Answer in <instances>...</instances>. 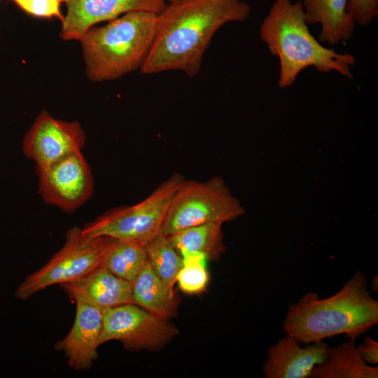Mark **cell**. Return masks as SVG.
<instances>
[{
    "label": "cell",
    "mask_w": 378,
    "mask_h": 378,
    "mask_svg": "<svg viewBox=\"0 0 378 378\" xmlns=\"http://www.w3.org/2000/svg\"><path fill=\"white\" fill-rule=\"evenodd\" d=\"M251 7L241 0H181L158 14V27L140 69L143 74L181 71L196 76L214 34L227 23L248 19Z\"/></svg>",
    "instance_id": "cell-1"
},
{
    "label": "cell",
    "mask_w": 378,
    "mask_h": 378,
    "mask_svg": "<svg viewBox=\"0 0 378 378\" xmlns=\"http://www.w3.org/2000/svg\"><path fill=\"white\" fill-rule=\"evenodd\" d=\"M377 323L378 301L368 289L365 274L357 271L333 295L321 299L308 292L290 304L284 330L308 344L342 334L356 340Z\"/></svg>",
    "instance_id": "cell-2"
},
{
    "label": "cell",
    "mask_w": 378,
    "mask_h": 378,
    "mask_svg": "<svg viewBox=\"0 0 378 378\" xmlns=\"http://www.w3.org/2000/svg\"><path fill=\"white\" fill-rule=\"evenodd\" d=\"M300 1L274 0L260 27V36L279 60L278 86H291L307 67L322 73L337 71L353 78L355 57L327 48L310 33Z\"/></svg>",
    "instance_id": "cell-3"
},
{
    "label": "cell",
    "mask_w": 378,
    "mask_h": 378,
    "mask_svg": "<svg viewBox=\"0 0 378 378\" xmlns=\"http://www.w3.org/2000/svg\"><path fill=\"white\" fill-rule=\"evenodd\" d=\"M157 27L158 13L134 11L90 28L79 41L88 78L113 80L140 70Z\"/></svg>",
    "instance_id": "cell-4"
},
{
    "label": "cell",
    "mask_w": 378,
    "mask_h": 378,
    "mask_svg": "<svg viewBox=\"0 0 378 378\" xmlns=\"http://www.w3.org/2000/svg\"><path fill=\"white\" fill-rule=\"evenodd\" d=\"M185 178L174 173L146 198L132 206L104 213L80 228L89 238L106 237L145 246L161 233L170 203Z\"/></svg>",
    "instance_id": "cell-5"
},
{
    "label": "cell",
    "mask_w": 378,
    "mask_h": 378,
    "mask_svg": "<svg viewBox=\"0 0 378 378\" xmlns=\"http://www.w3.org/2000/svg\"><path fill=\"white\" fill-rule=\"evenodd\" d=\"M244 214L239 201L220 177L205 181L185 179L170 203L161 233L169 236L199 225H223Z\"/></svg>",
    "instance_id": "cell-6"
},
{
    "label": "cell",
    "mask_w": 378,
    "mask_h": 378,
    "mask_svg": "<svg viewBox=\"0 0 378 378\" xmlns=\"http://www.w3.org/2000/svg\"><path fill=\"white\" fill-rule=\"evenodd\" d=\"M109 237L89 238L80 228L69 230L62 248L41 269L29 275L18 287L15 296L27 300L54 284L80 279L100 266Z\"/></svg>",
    "instance_id": "cell-7"
},
{
    "label": "cell",
    "mask_w": 378,
    "mask_h": 378,
    "mask_svg": "<svg viewBox=\"0 0 378 378\" xmlns=\"http://www.w3.org/2000/svg\"><path fill=\"white\" fill-rule=\"evenodd\" d=\"M177 330L167 319L127 303L103 309L99 344L115 340L130 350L155 351L170 342Z\"/></svg>",
    "instance_id": "cell-8"
},
{
    "label": "cell",
    "mask_w": 378,
    "mask_h": 378,
    "mask_svg": "<svg viewBox=\"0 0 378 378\" xmlns=\"http://www.w3.org/2000/svg\"><path fill=\"white\" fill-rule=\"evenodd\" d=\"M36 172L42 199L64 211H75L93 195L92 174L81 151L36 169Z\"/></svg>",
    "instance_id": "cell-9"
},
{
    "label": "cell",
    "mask_w": 378,
    "mask_h": 378,
    "mask_svg": "<svg viewBox=\"0 0 378 378\" xmlns=\"http://www.w3.org/2000/svg\"><path fill=\"white\" fill-rule=\"evenodd\" d=\"M85 141V131L78 121L56 119L43 110L24 134L22 150L40 169L81 151Z\"/></svg>",
    "instance_id": "cell-10"
},
{
    "label": "cell",
    "mask_w": 378,
    "mask_h": 378,
    "mask_svg": "<svg viewBox=\"0 0 378 378\" xmlns=\"http://www.w3.org/2000/svg\"><path fill=\"white\" fill-rule=\"evenodd\" d=\"M66 13L59 36L64 41H80L86 31L102 22H109L134 11L160 13L167 0H65Z\"/></svg>",
    "instance_id": "cell-11"
},
{
    "label": "cell",
    "mask_w": 378,
    "mask_h": 378,
    "mask_svg": "<svg viewBox=\"0 0 378 378\" xmlns=\"http://www.w3.org/2000/svg\"><path fill=\"white\" fill-rule=\"evenodd\" d=\"M328 348L324 341L303 347L286 334L268 349L263 374L265 378L310 377L314 368L325 360Z\"/></svg>",
    "instance_id": "cell-12"
},
{
    "label": "cell",
    "mask_w": 378,
    "mask_h": 378,
    "mask_svg": "<svg viewBox=\"0 0 378 378\" xmlns=\"http://www.w3.org/2000/svg\"><path fill=\"white\" fill-rule=\"evenodd\" d=\"M75 302L76 312L72 328L56 348L64 353L72 368L85 370L97 358L103 310L81 300Z\"/></svg>",
    "instance_id": "cell-13"
},
{
    "label": "cell",
    "mask_w": 378,
    "mask_h": 378,
    "mask_svg": "<svg viewBox=\"0 0 378 378\" xmlns=\"http://www.w3.org/2000/svg\"><path fill=\"white\" fill-rule=\"evenodd\" d=\"M61 286L75 300L101 309L132 303V283L99 266L84 276Z\"/></svg>",
    "instance_id": "cell-14"
},
{
    "label": "cell",
    "mask_w": 378,
    "mask_h": 378,
    "mask_svg": "<svg viewBox=\"0 0 378 378\" xmlns=\"http://www.w3.org/2000/svg\"><path fill=\"white\" fill-rule=\"evenodd\" d=\"M299 1L307 24L321 25V43L335 45L352 37L356 22L347 10L349 0Z\"/></svg>",
    "instance_id": "cell-15"
},
{
    "label": "cell",
    "mask_w": 378,
    "mask_h": 378,
    "mask_svg": "<svg viewBox=\"0 0 378 378\" xmlns=\"http://www.w3.org/2000/svg\"><path fill=\"white\" fill-rule=\"evenodd\" d=\"M132 303L161 318L168 319L176 315L179 301L174 289L169 287L146 265L132 283Z\"/></svg>",
    "instance_id": "cell-16"
},
{
    "label": "cell",
    "mask_w": 378,
    "mask_h": 378,
    "mask_svg": "<svg viewBox=\"0 0 378 378\" xmlns=\"http://www.w3.org/2000/svg\"><path fill=\"white\" fill-rule=\"evenodd\" d=\"M327 349L325 360L316 366L312 378H377L378 367L366 363L359 354L355 340L346 338Z\"/></svg>",
    "instance_id": "cell-17"
},
{
    "label": "cell",
    "mask_w": 378,
    "mask_h": 378,
    "mask_svg": "<svg viewBox=\"0 0 378 378\" xmlns=\"http://www.w3.org/2000/svg\"><path fill=\"white\" fill-rule=\"evenodd\" d=\"M167 237L179 253H200L207 260L218 259L225 249L222 225L218 223L187 227Z\"/></svg>",
    "instance_id": "cell-18"
},
{
    "label": "cell",
    "mask_w": 378,
    "mask_h": 378,
    "mask_svg": "<svg viewBox=\"0 0 378 378\" xmlns=\"http://www.w3.org/2000/svg\"><path fill=\"white\" fill-rule=\"evenodd\" d=\"M147 261L144 246L130 241L110 238L100 266L106 268L117 276L132 283Z\"/></svg>",
    "instance_id": "cell-19"
},
{
    "label": "cell",
    "mask_w": 378,
    "mask_h": 378,
    "mask_svg": "<svg viewBox=\"0 0 378 378\" xmlns=\"http://www.w3.org/2000/svg\"><path fill=\"white\" fill-rule=\"evenodd\" d=\"M148 262L155 273L173 288L176 276L183 266V258L173 247L167 237L157 234L145 246Z\"/></svg>",
    "instance_id": "cell-20"
},
{
    "label": "cell",
    "mask_w": 378,
    "mask_h": 378,
    "mask_svg": "<svg viewBox=\"0 0 378 378\" xmlns=\"http://www.w3.org/2000/svg\"><path fill=\"white\" fill-rule=\"evenodd\" d=\"M183 266L176 282L180 289L187 294H199L204 291L209 282L206 258L200 253L183 252Z\"/></svg>",
    "instance_id": "cell-21"
},
{
    "label": "cell",
    "mask_w": 378,
    "mask_h": 378,
    "mask_svg": "<svg viewBox=\"0 0 378 378\" xmlns=\"http://www.w3.org/2000/svg\"><path fill=\"white\" fill-rule=\"evenodd\" d=\"M27 14L39 18H57L63 22L61 5L65 0H8Z\"/></svg>",
    "instance_id": "cell-22"
},
{
    "label": "cell",
    "mask_w": 378,
    "mask_h": 378,
    "mask_svg": "<svg viewBox=\"0 0 378 378\" xmlns=\"http://www.w3.org/2000/svg\"><path fill=\"white\" fill-rule=\"evenodd\" d=\"M347 10L356 24H370L378 15V0H349Z\"/></svg>",
    "instance_id": "cell-23"
},
{
    "label": "cell",
    "mask_w": 378,
    "mask_h": 378,
    "mask_svg": "<svg viewBox=\"0 0 378 378\" xmlns=\"http://www.w3.org/2000/svg\"><path fill=\"white\" fill-rule=\"evenodd\" d=\"M356 349L363 360L368 365L378 363V342L369 336L363 337V342Z\"/></svg>",
    "instance_id": "cell-24"
},
{
    "label": "cell",
    "mask_w": 378,
    "mask_h": 378,
    "mask_svg": "<svg viewBox=\"0 0 378 378\" xmlns=\"http://www.w3.org/2000/svg\"><path fill=\"white\" fill-rule=\"evenodd\" d=\"M371 287L373 291H377L378 290V279H377V274H376L372 281H371Z\"/></svg>",
    "instance_id": "cell-25"
},
{
    "label": "cell",
    "mask_w": 378,
    "mask_h": 378,
    "mask_svg": "<svg viewBox=\"0 0 378 378\" xmlns=\"http://www.w3.org/2000/svg\"><path fill=\"white\" fill-rule=\"evenodd\" d=\"M180 0H167V3H173V2H176V1H178Z\"/></svg>",
    "instance_id": "cell-26"
},
{
    "label": "cell",
    "mask_w": 378,
    "mask_h": 378,
    "mask_svg": "<svg viewBox=\"0 0 378 378\" xmlns=\"http://www.w3.org/2000/svg\"><path fill=\"white\" fill-rule=\"evenodd\" d=\"M0 1H1V0H0Z\"/></svg>",
    "instance_id": "cell-27"
},
{
    "label": "cell",
    "mask_w": 378,
    "mask_h": 378,
    "mask_svg": "<svg viewBox=\"0 0 378 378\" xmlns=\"http://www.w3.org/2000/svg\"><path fill=\"white\" fill-rule=\"evenodd\" d=\"M181 1V0H180Z\"/></svg>",
    "instance_id": "cell-28"
}]
</instances>
